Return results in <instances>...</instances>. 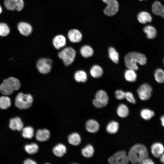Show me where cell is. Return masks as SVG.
<instances>
[{
    "mask_svg": "<svg viewBox=\"0 0 164 164\" xmlns=\"http://www.w3.org/2000/svg\"><path fill=\"white\" fill-rule=\"evenodd\" d=\"M125 98L130 103L135 104L136 100L133 94L131 92L128 91L126 92Z\"/></svg>",
    "mask_w": 164,
    "mask_h": 164,
    "instance_id": "74e56055",
    "label": "cell"
},
{
    "mask_svg": "<svg viewBox=\"0 0 164 164\" xmlns=\"http://www.w3.org/2000/svg\"><path fill=\"white\" fill-rule=\"evenodd\" d=\"M68 141L69 143L72 145L77 146L81 142V137L78 133L74 132L68 136Z\"/></svg>",
    "mask_w": 164,
    "mask_h": 164,
    "instance_id": "603a6c76",
    "label": "cell"
},
{
    "mask_svg": "<svg viewBox=\"0 0 164 164\" xmlns=\"http://www.w3.org/2000/svg\"><path fill=\"white\" fill-rule=\"evenodd\" d=\"M4 4L5 8L10 10H16L20 11L24 6L23 0H5Z\"/></svg>",
    "mask_w": 164,
    "mask_h": 164,
    "instance_id": "8fae6325",
    "label": "cell"
},
{
    "mask_svg": "<svg viewBox=\"0 0 164 164\" xmlns=\"http://www.w3.org/2000/svg\"><path fill=\"white\" fill-rule=\"evenodd\" d=\"M107 4L104 9V14L108 16H112L118 12L119 9V4L117 0H102Z\"/></svg>",
    "mask_w": 164,
    "mask_h": 164,
    "instance_id": "9c48e42d",
    "label": "cell"
},
{
    "mask_svg": "<svg viewBox=\"0 0 164 164\" xmlns=\"http://www.w3.org/2000/svg\"><path fill=\"white\" fill-rule=\"evenodd\" d=\"M20 87L21 83L18 79L10 77L4 80L0 85V91L5 95H10L14 91L19 89Z\"/></svg>",
    "mask_w": 164,
    "mask_h": 164,
    "instance_id": "3957f363",
    "label": "cell"
},
{
    "mask_svg": "<svg viewBox=\"0 0 164 164\" xmlns=\"http://www.w3.org/2000/svg\"><path fill=\"white\" fill-rule=\"evenodd\" d=\"M151 152L155 157L160 158L164 153V147L162 144L160 143H155L151 146Z\"/></svg>",
    "mask_w": 164,
    "mask_h": 164,
    "instance_id": "2e32d148",
    "label": "cell"
},
{
    "mask_svg": "<svg viewBox=\"0 0 164 164\" xmlns=\"http://www.w3.org/2000/svg\"><path fill=\"white\" fill-rule=\"evenodd\" d=\"M155 80L159 83H164V70L160 68L157 69L155 71Z\"/></svg>",
    "mask_w": 164,
    "mask_h": 164,
    "instance_id": "d590c367",
    "label": "cell"
},
{
    "mask_svg": "<svg viewBox=\"0 0 164 164\" xmlns=\"http://www.w3.org/2000/svg\"><path fill=\"white\" fill-rule=\"evenodd\" d=\"M128 156L129 161L133 164H142L143 161L148 157V152L146 147L144 145L135 144L129 150Z\"/></svg>",
    "mask_w": 164,
    "mask_h": 164,
    "instance_id": "6da1fadb",
    "label": "cell"
},
{
    "mask_svg": "<svg viewBox=\"0 0 164 164\" xmlns=\"http://www.w3.org/2000/svg\"><path fill=\"white\" fill-rule=\"evenodd\" d=\"M119 128V125L118 122L115 121H112L108 124L106 130L108 133L114 134L117 132Z\"/></svg>",
    "mask_w": 164,
    "mask_h": 164,
    "instance_id": "f1b7e54d",
    "label": "cell"
},
{
    "mask_svg": "<svg viewBox=\"0 0 164 164\" xmlns=\"http://www.w3.org/2000/svg\"><path fill=\"white\" fill-rule=\"evenodd\" d=\"M67 151L66 146L61 143L56 145L53 149V152L54 154L59 157L63 156L66 154Z\"/></svg>",
    "mask_w": 164,
    "mask_h": 164,
    "instance_id": "ffe728a7",
    "label": "cell"
},
{
    "mask_svg": "<svg viewBox=\"0 0 164 164\" xmlns=\"http://www.w3.org/2000/svg\"><path fill=\"white\" fill-rule=\"evenodd\" d=\"M81 152L84 157L87 158H90L94 155V149L91 145H88L82 149Z\"/></svg>",
    "mask_w": 164,
    "mask_h": 164,
    "instance_id": "f546056e",
    "label": "cell"
},
{
    "mask_svg": "<svg viewBox=\"0 0 164 164\" xmlns=\"http://www.w3.org/2000/svg\"><path fill=\"white\" fill-rule=\"evenodd\" d=\"M147 59L144 54L136 52H131L127 54L124 57V62L126 67L136 71L138 70L137 63L144 65L146 63Z\"/></svg>",
    "mask_w": 164,
    "mask_h": 164,
    "instance_id": "7a4b0ae2",
    "label": "cell"
},
{
    "mask_svg": "<svg viewBox=\"0 0 164 164\" xmlns=\"http://www.w3.org/2000/svg\"><path fill=\"white\" fill-rule=\"evenodd\" d=\"M153 161L151 159L148 157L145 159L142 162V164H153Z\"/></svg>",
    "mask_w": 164,
    "mask_h": 164,
    "instance_id": "ab89813d",
    "label": "cell"
},
{
    "mask_svg": "<svg viewBox=\"0 0 164 164\" xmlns=\"http://www.w3.org/2000/svg\"><path fill=\"white\" fill-rule=\"evenodd\" d=\"M75 80L77 82H85L87 79V76L86 72L83 70L76 71L74 75Z\"/></svg>",
    "mask_w": 164,
    "mask_h": 164,
    "instance_id": "7402d4cb",
    "label": "cell"
},
{
    "mask_svg": "<svg viewBox=\"0 0 164 164\" xmlns=\"http://www.w3.org/2000/svg\"><path fill=\"white\" fill-rule=\"evenodd\" d=\"M17 28L20 33L25 36L29 35L32 30L31 26L29 24L25 22H19L17 25Z\"/></svg>",
    "mask_w": 164,
    "mask_h": 164,
    "instance_id": "4fadbf2b",
    "label": "cell"
},
{
    "mask_svg": "<svg viewBox=\"0 0 164 164\" xmlns=\"http://www.w3.org/2000/svg\"><path fill=\"white\" fill-rule=\"evenodd\" d=\"M52 43L54 47L59 50L65 46L66 44V39L64 36L58 35L53 38Z\"/></svg>",
    "mask_w": 164,
    "mask_h": 164,
    "instance_id": "5bb4252c",
    "label": "cell"
},
{
    "mask_svg": "<svg viewBox=\"0 0 164 164\" xmlns=\"http://www.w3.org/2000/svg\"><path fill=\"white\" fill-rule=\"evenodd\" d=\"M137 19L140 23L143 24L150 22L152 20L151 15L148 12L145 11L139 13L137 15Z\"/></svg>",
    "mask_w": 164,
    "mask_h": 164,
    "instance_id": "44dd1931",
    "label": "cell"
},
{
    "mask_svg": "<svg viewBox=\"0 0 164 164\" xmlns=\"http://www.w3.org/2000/svg\"><path fill=\"white\" fill-rule=\"evenodd\" d=\"M10 30L8 26L5 23L0 22V36H5L10 33Z\"/></svg>",
    "mask_w": 164,
    "mask_h": 164,
    "instance_id": "8d00e7d4",
    "label": "cell"
},
{
    "mask_svg": "<svg viewBox=\"0 0 164 164\" xmlns=\"http://www.w3.org/2000/svg\"><path fill=\"white\" fill-rule=\"evenodd\" d=\"M109 58L115 63H118L119 55L116 50L113 47H110L108 50Z\"/></svg>",
    "mask_w": 164,
    "mask_h": 164,
    "instance_id": "4dcf8cb0",
    "label": "cell"
},
{
    "mask_svg": "<svg viewBox=\"0 0 164 164\" xmlns=\"http://www.w3.org/2000/svg\"><path fill=\"white\" fill-rule=\"evenodd\" d=\"M152 92V89L151 87L146 83L141 85L137 90L139 98L143 101L149 100L151 96Z\"/></svg>",
    "mask_w": 164,
    "mask_h": 164,
    "instance_id": "30bf717a",
    "label": "cell"
},
{
    "mask_svg": "<svg viewBox=\"0 0 164 164\" xmlns=\"http://www.w3.org/2000/svg\"><path fill=\"white\" fill-rule=\"evenodd\" d=\"M126 92L120 90H118L115 92V96L116 98L119 100L125 98Z\"/></svg>",
    "mask_w": 164,
    "mask_h": 164,
    "instance_id": "f35d334b",
    "label": "cell"
},
{
    "mask_svg": "<svg viewBox=\"0 0 164 164\" xmlns=\"http://www.w3.org/2000/svg\"><path fill=\"white\" fill-rule=\"evenodd\" d=\"M68 37L73 43H78L82 40V35L80 32L76 29L70 30L68 32Z\"/></svg>",
    "mask_w": 164,
    "mask_h": 164,
    "instance_id": "7c38bea8",
    "label": "cell"
},
{
    "mask_svg": "<svg viewBox=\"0 0 164 164\" xmlns=\"http://www.w3.org/2000/svg\"><path fill=\"white\" fill-rule=\"evenodd\" d=\"M24 149L28 154L33 155L36 153L39 150V146L35 143L27 144L25 145Z\"/></svg>",
    "mask_w": 164,
    "mask_h": 164,
    "instance_id": "1f68e13d",
    "label": "cell"
},
{
    "mask_svg": "<svg viewBox=\"0 0 164 164\" xmlns=\"http://www.w3.org/2000/svg\"><path fill=\"white\" fill-rule=\"evenodd\" d=\"M24 164H36L37 163L36 162L31 159H27L24 162Z\"/></svg>",
    "mask_w": 164,
    "mask_h": 164,
    "instance_id": "60d3db41",
    "label": "cell"
},
{
    "mask_svg": "<svg viewBox=\"0 0 164 164\" xmlns=\"http://www.w3.org/2000/svg\"><path fill=\"white\" fill-rule=\"evenodd\" d=\"M11 105V100L9 97L7 96L0 97V108L6 109L9 107Z\"/></svg>",
    "mask_w": 164,
    "mask_h": 164,
    "instance_id": "e575fe53",
    "label": "cell"
},
{
    "mask_svg": "<svg viewBox=\"0 0 164 164\" xmlns=\"http://www.w3.org/2000/svg\"><path fill=\"white\" fill-rule=\"evenodd\" d=\"M9 127L13 130L20 131L24 128L23 124L20 118L16 117L10 120Z\"/></svg>",
    "mask_w": 164,
    "mask_h": 164,
    "instance_id": "9a60e30c",
    "label": "cell"
},
{
    "mask_svg": "<svg viewBox=\"0 0 164 164\" xmlns=\"http://www.w3.org/2000/svg\"><path fill=\"white\" fill-rule=\"evenodd\" d=\"M58 56L66 66H68L73 62L76 56L75 50L70 47H67L60 50Z\"/></svg>",
    "mask_w": 164,
    "mask_h": 164,
    "instance_id": "5b68a950",
    "label": "cell"
},
{
    "mask_svg": "<svg viewBox=\"0 0 164 164\" xmlns=\"http://www.w3.org/2000/svg\"><path fill=\"white\" fill-rule=\"evenodd\" d=\"M160 159L161 162L164 163V153L160 157Z\"/></svg>",
    "mask_w": 164,
    "mask_h": 164,
    "instance_id": "b9f144b4",
    "label": "cell"
},
{
    "mask_svg": "<svg viewBox=\"0 0 164 164\" xmlns=\"http://www.w3.org/2000/svg\"><path fill=\"white\" fill-rule=\"evenodd\" d=\"M139 0L141 1H142L143 0Z\"/></svg>",
    "mask_w": 164,
    "mask_h": 164,
    "instance_id": "f6af8a7d",
    "label": "cell"
},
{
    "mask_svg": "<svg viewBox=\"0 0 164 164\" xmlns=\"http://www.w3.org/2000/svg\"><path fill=\"white\" fill-rule=\"evenodd\" d=\"M135 71L130 69H128L125 70L124 76L126 80L128 82H134L136 80L137 75Z\"/></svg>",
    "mask_w": 164,
    "mask_h": 164,
    "instance_id": "83f0119b",
    "label": "cell"
},
{
    "mask_svg": "<svg viewBox=\"0 0 164 164\" xmlns=\"http://www.w3.org/2000/svg\"><path fill=\"white\" fill-rule=\"evenodd\" d=\"M90 73L93 77L94 78H99L102 75L103 70L100 66L97 65H95L91 67Z\"/></svg>",
    "mask_w": 164,
    "mask_h": 164,
    "instance_id": "484cf974",
    "label": "cell"
},
{
    "mask_svg": "<svg viewBox=\"0 0 164 164\" xmlns=\"http://www.w3.org/2000/svg\"><path fill=\"white\" fill-rule=\"evenodd\" d=\"M81 55L84 57L87 58L93 56L94 51L92 48L88 45L82 46L80 50Z\"/></svg>",
    "mask_w": 164,
    "mask_h": 164,
    "instance_id": "4316f807",
    "label": "cell"
},
{
    "mask_svg": "<svg viewBox=\"0 0 164 164\" xmlns=\"http://www.w3.org/2000/svg\"><path fill=\"white\" fill-rule=\"evenodd\" d=\"M142 118L145 120H149L155 115L154 112L152 110L147 108L142 109L140 112Z\"/></svg>",
    "mask_w": 164,
    "mask_h": 164,
    "instance_id": "d6a6232c",
    "label": "cell"
},
{
    "mask_svg": "<svg viewBox=\"0 0 164 164\" xmlns=\"http://www.w3.org/2000/svg\"><path fill=\"white\" fill-rule=\"evenodd\" d=\"M152 11L155 14L159 15L164 18V5H162L158 1H155L152 5Z\"/></svg>",
    "mask_w": 164,
    "mask_h": 164,
    "instance_id": "d6986e66",
    "label": "cell"
},
{
    "mask_svg": "<svg viewBox=\"0 0 164 164\" xmlns=\"http://www.w3.org/2000/svg\"><path fill=\"white\" fill-rule=\"evenodd\" d=\"M23 137L26 138H32L34 135V130L31 126H27L23 128L22 130Z\"/></svg>",
    "mask_w": 164,
    "mask_h": 164,
    "instance_id": "836d02e7",
    "label": "cell"
},
{
    "mask_svg": "<svg viewBox=\"0 0 164 164\" xmlns=\"http://www.w3.org/2000/svg\"><path fill=\"white\" fill-rule=\"evenodd\" d=\"M50 137V132L47 129L38 130L36 134V138L39 141L44 142L48 140Z\"/></svg>",
    "mask_w": 164,
    "mask_h": 164,
    "instance_id": "e0dca14e",
    "label": "cell"
},
{
    "mask_svg": "<svg viewBox=\"0 0 164 164\" xmlns=\"http://www.w3.org/2000/svg\"><path fill=\"white\" fill-rule=\"evenodd\" d=\"M143 31L146 34L147 38L149 39H153L156 36V30L152 26L147 25L145 26L143 28Z\"/></svg>",
    "mask_w": 164,
    "mask_h": 164,
    "instance_id": "cb8c5ba5",
    "label": "cell"
},
{
    "mask_svg": "<svg viewBox=\"0 0 164 164\" xmlns=\"http://www.w3.org/2000/svg\"><path fill=\"white\" fill-rule=\"evenodd\" d=\"M86 128L89 132L95 133L99 130L100 126L98 123L95 120L90 119L86 123Z\"/></svg>",
    "mask_w": 164,
    "mask_h": 164,
    "instance_id": "ac0fdd59",
    "label": "cell"
},
{
    "mask_svg": "<svg viewBox=\"0 0 164 164\" xmlns=\"http://www.w3.org/2000/svg\"><path fill=\"white\" fill-rule=\"evenodd\" d=\"M161 121L162 125L164 127V116H163L161 117Z\"/></svg>",
    "mask_w": 164,
    "mask_h": 164,
    "instance_id": "7bdbcfd3",
    "label": "cell"
},
{
    "mask_svg": "<svg viewBox=\"0 0 164 164\" xmlns=\"http://www.w3.org/2000/svg\"><path fill=\"white\" fill-rule=\"evenodd\" d=\"M33 101V98L31 94L19 93L15 97V103L19 109H26L31 106Z\"/></svg>",
    "mask_w": 164,
    "mask_h": 164,
    "instance_id": "277c9868",
    "label": "cell"
},
{
    "mask_svg": "<svg viewBox=\"0 0 164 164\" xmlns=\"http://www.w3.org/2000/svg\"><path fill=\"white\" fill-rule=\"evenodd\" d=\"M117 113L120 117L125 118L127 117L129 114V110L127 106L125 104H121L118 107Z\"/></svg>",
    "mask_w": 164,
    "mask_h": 164,
    "instance_id": "d4e9b609",
    "label": "cell"
},
{
    "mask_svg": "<svg viewBox=\"0 0 164 164\" xmlns=\"http://www.w3.org/2000/svg\"><path fill=\"white\" fill-rule=\"evenodd\" d=\"M53 62L48 58H41L37 61L36 66L38 71L43 74H47L51 71Z\"/></svg>",
    "mask_w": 164,
    "mask_h": 164,
    "instance_id": "ba28073f",
    "label": "cell"
},
{
    "mask_svg": "<svg viewBox=\"0 0 164 164\" xmlns=\"http://www.w3.org/2000/svg\"><path fill=\"white\" fill-rule=\"evenodd\" d=\"M108 101L109 98L107 93L104 91L101 90L97 92L93 103L95 107L101 108L107 105Z\"/></svg>",
    "mask_w": 164,
    "mask_h": 164,
    "instance_id": "8992f818",
    "label": "cell"
},
{
    "mask_svg": "<svg viewBox=\"0 0 164 164\" xmlns=\"http://www.w3.org/2000/svg\"><path fill=\"white\" fill-rule=\"evenodd\" d=\"M108 161L111 164H127L130 162L128 155L124 151L115 152L108 158Z\"/></svg>",
    "mask_w": 164,
    "mask_h": 164,
    "instance_id": "52a82bcc",
    "label": "cell"
},
{
    "mask_svg": "<svg viewBox=\"0 0 164 164\" xmlns=\"http://www.w3.org/2000/svg\"><path fill=\"white\" fill-rule=\"evenodd\" d=\"M2 12V8L0 5V14Z\"/></svg>",
    "mask_w": 164,
    "mask_h": 164,
    "instance_id": "ee69618b",
    "label": "cell"
},
{
    "mask_svg": "<svg viewBox=\"0 0 164 164\" xmlns=\"http://www.w3.org/2000/svg\"><path fill=\"white\" fill-rule=\"evenodd\" d=\"M163 62H164V60H163Z\"/></svg>",
    "mask_w": 164,
    "mask_h": 164,
    "instance_id": "bcb514c9",
    "label": "cell"
}]
</instances>
